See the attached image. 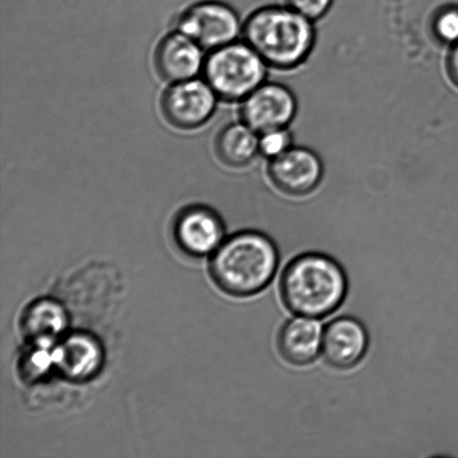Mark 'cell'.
I'll return each instance as SVG.
<instances>
[{"mask_svg": "<svg viewBox=\"0 0 458 458\" xmlns=\"http://www.w3.org/2000/svg\"><path fill=\"white\" fill-rule=\"evenodd\" d=\"M178 29L209 51L237 42L242 34V24L235 9L214 0L186 9L179 18Z\"/></svg>", "mask_w": 458, "mask_h": 458, "instance_id": "5b68a950", "label": "cell"}, {"mask_svg": "<svg viewBox=\"0 0 458 458\" xmlns=\"http://www.w3.org/2000/svg\"><path fill=\"white\" fill-rule=\"evenodd\" d=\"M21 323L22 334L30 343L52 345L64 334L69 317L57 301L40 299L26 308Z\"/></svg>", "mask_w": 458, "mask_h": 458, "instance_id": "5bb4252c", "label": "cell"}, {"mask_svg": "<svg viewBox=\"0 0 458 458\" xmlns=\"http://www.w3.org/2000/svg\"><path fill=\"white\" fill-rule=\"evenodd\" d=\"M347 274L331 256L309 251L286 265L280 280L283 304L294 316L323 318L347 298Z\"/></svg>", "mask_w": 458, "mask_h": 458, "instance_id": "6da1fadb", "label": "cell"}, {"mask_svg": "<svg viewBox=\"0 0 458 458\" xmlns=\"http://www.w3.org/2000/svg\"><path fill=\"white\" fill-rule=\"evenodd\" d=\"M215 151L228 167H246L259 155V134L244 123L229 124L218 133Z\"/></svg>", "mask_w": 458, "mask_h": 458, "instance_id": "9a60e30c", "label": "cell"}, {"mask_svg": "<svg viewBox=\"0 0 458 458\" xmlns=\"http://www.w3.org/2000/svg\"><path fill=\"white\" fill-rule=\"evenodd\" d=\"M174 240L182 251L201 258L215 251L224 242L222 218L212 208L195 205L179 213L174 226Z\"/></svg>", "mask_w": 458, "mask_h": 458, "instance_id": "30bf717a", "label": "cell"}, {"mask_svg": "<svg viewBox=\"0 0 458 458\" xmlns=\"http://www.w3.org/2000/svg\"><path fill=\"white\" fill-rule=\"evenodd\" d=\"M369 348V335L365 325L349 316L332 320L323 330L322 356L335 369L349 370L365 358Z\"/></svg>", "mask_w": 458, "mask_h": 458, "instance_id": "9c48e42d", "label": "cell"}, {"mask_svg": "<svg viewBox=\"0 0 458 458\" xmlns=\"http://www.w3.org/2000/svg\"><path fill=\"white\" fill-rule=\"evenodd\" d=\"M433 33L447 47L458 42V4H448L435 13Z\"/></svg>", "mask_w": 458, "mask_h": 458, "instance_id": "e0dca14e", "label": "cell"}, {"mask_svg": "<svg viewBox=\"0 0 458 458\" xmlns=\"http://www.w3.org/2000/svg\"><path fill=\"white\" fill-rule=\"evenodd\" d=\"M52 345L30 343L21 358V374L26 380H36L47 375L54 365Z\"/></svg>", "mask_w": 458, "mask_h": 458, "instance_id": "2e32d148", "label": "cell"}, {"mask_svg": "<svg viewBox=\"0 0 458 458\" xmlns=\"http://www.w3.org/2000/svg\"><path fill=\"white\" fill-rule=\"evenodd\" d=\"M280 254L267 233L242 231L222 242L210 260L215 284L235 298H250L267 289L276 276Z\"/></svg>", "mask_w": 458, "mask_h": 458, "instance_id": "3957f363", "label": "cell"}, {"mask_svg": "<svg viewBox=\"0 0 458 458\" xmlns=\"http://www.w3.org/2000/svg\"><path fill=\"white\" fill-rule=\"evenodd\" d=\"M446 69L448 78L452 81L453 84L458 88V42L450 47L448 52Z\"/></svg>", "mask_w": 458, "mask_h": 458, "instance_id": "ffe728a7", "label": "cell"}, {"mask_svg": "<svg viewBox=\"0 0 458 458\" xmlns=\"http://www.w3.org/2000/svg\"><path fill=\"white\" fill-rule=\"evenodd\" d=\"M242 38L273 69L293 70L316 47L314 21L287 6H265L242 24Z\"/></svg>", "mask_w": 458, "mask_h": 458, "instance_id": "7a4b0ae2", "label": "cell"}, {"mask_svg": "<svg viewBox=\"0 0 458 458\" xmlns=\"http://www.w3.org/2000/svg\"><path fill=\"white\" fill-rule=\"evenodd\" d=\"M54 365L64 378L75 383L92 379L100 371L105 353L91 335L74 332L53 348Z\"/></svg>", "mask_w": 458, "mask_h": 458, "instance_id": "7c38bea8", "label": "cell"}, {"mask_svg": "<svg viewBox=\"0 0 458 458\" xmlns=\"http://www.w3.org/2000/svg\"><path fill=\"white\" fill-rule=\"evenodd\" d=\"M267 174L278 191L290 196H305L320 186L325 168L317 152L293 146L285 154L268 161Z\"/></svg>", "mask_w": 458, "mask_h": 458, "instance_id": "ba28073f", "label": "cell"}, {"mask_svg": "<svg viewBox=\"0 0 458 458\" xmlns=\"http://www.w3.org/2000/svg\"><path fill=\"white\" fill-rule=\"evenodd\" d=\"M217 94L208 82L188 80L174 83L161 98V114L169 124L195 130L208 123L216 111Z\"/></svg>", "mask_w": 458, "mask_h": 458, "instance_id": "8992f818", "label": "cell"}, {"mask_svg": "<svg viewBox=\"0 0 458 458\" xmlns=\"http://www.w3.org/2000/svg\"><path fill=\"white\" fill-rule=\"evenodd\" d=\"M335 0H285V4L313 21L330 12Z\"/></svg>", "mask_w": 458, "mask_h": 458, "instance_id": "d6986e66", "label": "cell"}, {"mask_svg": "<svg viewBox=\"0 0 458 458\" xmlns=\"http://www.w3.org/2000/svg\"><path fill=\"white\" fill-rule=\"evenodd\" d=\"M293 146V134L289 128L269 130L259 134V155L268 161L285 154Z\"/></svg>", "mask_w": 458, "mask_h": 458, "instance_id": "ac0fdd59", "label": "cell"}, {"mask_svg": "<svg viewBox=\"0 0 458 458\" xmlns=\"http://www.w3.org/2000/svg\"><path fill=\"white\" fill-rule=\"evenodd\" d=\"M298 100L286 85L265 82L242 101V123L259 134L289 128L298 114Z\"/></svg>", "mask_w": 458, "mask_h": 458, "instance_id": "52a82bcc", "label": "cell"}, {"mask_svg": "<svg viewBox=\"0 0 458 458\" xmlns=\"http://www.w3.org/2000/svg\"><path fill=\"white\" fill-rule=\"evenodd\" d=\"M204 48L182 33L169 34L160 40L154 55L156 71L169 83L196 79L204 70Z\"/></svg>", "mask_w": 458, "mask_h": 458, "instance_id": "8fae6325", "label": "cell"}, {"mask_svg": "<svg viewBox=\"0 0 458 458\" xmlns=\"http://www.w3.org/2000/svg\"><path fill=\"white\" fill-rule=\"evenodd\" d=\"M268 65L246 42L214 49L206 57V82L219 98L242 101L267 82Z\"/></svg>", "mask_w": 458, "mask_h": 458, "instance_id": "277c9868", "label": "cell"}, {"mask_svg": "<svg viewBox=\"0 0 458 458\" xmlns=\"http://www.w3.org/2000/svg\"><path fill=\"white\" fill-rule=\"evenodd\" d=\"M323 330L318 318L296 316L278 332V352L291 365H310L322 352Z\"/></svg>", "mask_w": 458, "mask_h": 458, "instance_id": "4fadbf2b", "label": "cell"}]
</instances>
